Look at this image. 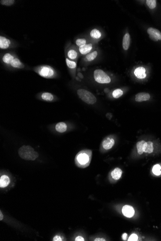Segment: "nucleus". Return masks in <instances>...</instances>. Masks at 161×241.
<instances>
[{
	"label": "nucleus",
	"instance_id": "nucleus-32",
	"mask_svg": "<svg viewBox=\"0 0 161 241\" xmlns=\"http://www.w3.org/2000/svg\"><path fill=\"white\" fill-rule=\"evenodd\" d=\"M75 241H85L84 238L82 236H78L75 239Z\"/></svg>",
	"mask_w": 161,
	"mask_h": 241
},
{
	"label": "nucleus",
	"instance_id": "nucleus-6",
	"mask_svg": "<svg viewBox=\"0 0 161 241\" xmlns=\"http://www.w3.org/2000/svg\"><path fill=\"white\" fill-rule=\"evenodd\" d=\"M36 72L40 76L45 78H52L55 76V71L53 68L48 66H40L37 69Z\"/></svg>",
	"mask_w": 161,
	"mask_h": 241
},
{
	"label": "nucleus",
	"instance_id": "nucleus-23",
	"mask_svg": "<svg viewBox=\"0 0 161 241\" xmlns=\"http://www.w3.org/2000/svg\"><path fill=\"white\" fill-rule=\"evenodd\" d=\"M41 97L43 100L48 102L52 101L54 98L53 94L50 93H43L41 95Z\"/></svg>",
	"mask_w": 161,
	"mask_h": 241
},
{
	"label": "nucleus",
	"instance_id": "nucleus-8",
	"mask_svg": "<svg viewBox=\"0 0 161 241\" xmlns=\"http://www.w3.org/2000/svg\"><path fill=\"white\" fill-rule=\"evenodd\" d=\"M122 213L126 217L131 218L135 215V211L133 206L130 205H125L122 208Z\"/></svg>",
	"mask_w": 161,
	"mask_h": 241
},
{
	"label": "nucleus",
	"instance_id": "nucleus-27",
	"mask_svg": "<svg viewBox=\"0 0 161 241\" xmlns=\"http://www.w3.org/2000/svg\"><path fill=\"white\" fill-rule=\"evenodd\" d=\"M75 44L77 46L80 47L82 46L87 44V40L84 38H80L76 40Z\"/></svg>",
	"mask_w": 161,
	"mask_h": 241
},
{
	"label": "nucleus",
	"instance_id": "nucleus-11",
	"mask_svg": "<svg viewBox=\"0 0 161 241\" xmlns=\"http://www.w3.org/2000/svg\"><path fill=\"white\" fill-rule=\"evenodd\" d=\"M11 45V41L9 39L5 37L2 36H0V48L1 49L5 50V49H8L10 47Z\"/></svg>",
	"mask_w": 161,
	"mask_h": 241
},
{
	"label": "nucleus",
	"instance_id": "nucleus-3",
	"mask_svg": "<svg viewBox=\"0 0 161 241\" xmlns=\"http://www.w3.org/2000/svg\"><path fill=\"white\" fill-rule=\"evenodd\" d=\"M2 61L4 64L15 69H21L24 68V64L19 58L11 53L4 54L2 57Z\"/></svg>",
	"mask_w": 161,
	"mask_h": 241
},
{
	"label": "nucleus",
	"instance_id": "nucleus-13",
	"mask_svg": "<svg viewBox=\"0 0 161 241\" xmlns=\"http://www.w3.org/2000/svg\"><path fill=\"white\" fill-rule=\"evenodd\" d=\"M134 75L139 79H144L147 76L146 69L143 67H138L134 71Z\"/></svg>",
	"mask_w": 161,
	"mask_h": 241
},
{
	"label": "nucleus",
	"instance_id": "nucleus-25",
	"mask_svg": "<svg viewBox=\"0 0 161 241\" xmlns=\"http://www.w3.org/2000/svg\"><path fill=\"white\" fill-rule=\"evenodd\" d=\"M152 172L156 176L161 175V166L159 164L155 165L152 170Z\"/></svg>",
	"mask_w": 161,
	"mask_h": 241
},
{
	"label": "nucleus",
	"instance_id": "nucleus-28",
	"mask_svg": "<svg viewBox=\"0 0 161 241\" xmlns=\"http://www.w3.org/2000/svg\"><path fill=\"white\" fill-rule=\"evenodd\" d=\"M146 4L150 9H153L156 7L157 2L156 0H147L146 1Z\"/></svg>",
	"mask_w": 161,
	"mask_h": 241
},
{
	"label": "nucleus",
	"instance_id": "nucleus-16",
	"mask_svg": "<svg viewBox=\"0 0 161 241\" xmlns=\"http://www.w3.org/2000/svg\"><path fill=\"white\" fill-rule=\"evenodd\" d=\"M146 142L144 140H141L138 142L136 144L137 152L140 155H142L144 153Z\"/></svg>",
	"mask_w": 161,
	"mask_h": 241
},
{
	"label": "nucleus",
	"instance_id": "nucleus-2",
	"mask_svg": "<svg viewBox=\"0 0 161 241\" xmlns=\"http://www.w3.org/2000/svg\"><path fill=\"white\" fill-rule=\"evenodd\" d=\"M18 155L23 159L34 161L39 156L38 153L36 152L31 146L23 145L18 150Z\"/></svg>",
	"mask_w": 161,
	"mask_h": 241
},
{
	"label": "nucleus",
	"instance_id": "nucleus-19",
	"mask_svg": "<svg viewBox=\"0 0 161 241\" xmlns=\"http://www.w3.org/2000/svg\"><path fill=\"white\" fill-rule=\"evenodd\" d=\"M55 130L59 133H65L67 130V126L65 123L63 122L58 123L55 125Z\"/></svg>",
	"mask_w": 161,
	"mask_h": 241
},
{
	"label": "nucleus",
	"instance_id": "nucleus-10",
	"mask_svg": "<svg viewBox=\"0 0 161 241\" xmlns=\"http://www.w3.org/2000/svg\"><path fill=\"white\" fill-rule=\"evenodd\" d=\"M93 44L92 43H87L86 45L79 47V52L81 55H86L91 53L93 49Z\"/></svg>",
	"mask_w": 161,
	"mask_h": 241
},
{
	"label": "nucleus",
	"instance_id": "nucleus-18",
	"mask_svg": "<svg viewBox=\"0 0 161 241\" xmlns=\"http://www.w3.org/2000/svg\"><path fill=\"white\" fill-rule=\"evenodd\" d=\"M130 42V35L129 33H126L123 36V48L124 50H128L129 47Z\"/></svg>",
	"mask_w": 161,
	"mask_h": 241
},
{
	"label": "nucleus",
	"instance_id": "nucleus-33",
	"mask_svg": "<svg viewBox=\"0 0 161 241\" xmlns=\"http://www.w3.org/2000/svg\"><path fill=\"white\" fill-rule=\"evenodd\" d=\"M94 241H105L106 240L103 238H97L95 239Z\"/></svg>",
	"mask_w": 161,
	"mask_h": 241
},
{
	"label": "nucleus",
	"instance_id": "nucleus-20",
	"mask_svg": "<svg viewBox=\"0 0 161 241\" xmlns=\"http://www.w3.org/2000/svg\"><path fill=\"white\" fill-rule=\"evenodd\" d=\"M90 35L91 37L93 39H95V40H98L102 36V33L97 29H94L91 31Z\"/></svg>",
	"mask_w": 161,
	"mask_h": 241
},
{
	"label": "nucleus",
	"instance_id": "nucleus-29",
	"mask_svg": "<svg viewBox=\"0 0 161 241\" xmlns=\"http://www.w3.org/2000/svg\"><path fill=\"white\" fill-rule=\"evenodd\" d=\"M15 1L14 0H1L0 1V3L1 4L5 6H10L13 5Z\"/></svg>",
	"mask_w": 161,
	"mask_h": 241
},
{
	"label": "nucleus",
	"instance_id": "nucleus-22",
	"mask_svg": "<svg viewBox=\"0 0 161 241\" xmlns=\"http://www.w3.org/2000/svg\"><path fill=\"white\" fill-rule=\"evenodd\" d=\"M98 55V53L97 51H94L91 52L89 54H88L87 55H86V57H85V60L86 61L88 62H92L96 59L97 58V56Z\"/></svg>",
	"mask_w": 161,
	"mask_h": 241
},
{
	"label": "nucleus",
	"instance_id": "nucleus-17",
	"mask_svg": "<svg viewBox=\"0 0 161 241\" xmlns=\"http://www.w3.org/2000/svg\"><path fill=\"white\" fill-rule=\"evenodd\" d=\"M10 180L7 175H3L0 178V187L1 188L7 187L10 184Z\"/></svg>",
	"mask_w": 161,
	"mask_h": 241
},
{
	"label": "nucleus",
	"instance_id": "nucleus-9",
	"mask_svg": "<svg viewBox=\"0 0 161 241\" xmlns=\"http://www.w3.org/2000/svg\"><path fill=\"white\" fill-rule=\"evenodd\" d=\"M115 144V140L111 137H108L104 139L102 142V146L105 150H109L112 148Z\"/></svg>",
	"mask_w": 161,
	"mask_h": 241
},
{
	"label": "nucleus",
	"instance_id": "nucleus-7",
	"mask_svg": "<svg viewBox=\"0 0 161 241\" xmlns=\"http://www.w3.org/2000/svg\"><path fill=\"white\" fill-rule=\"evenodd\" d=\"M147 32L151 40L155 41L161 40V32L157 29L149 28L148 29Z\"/></svg>",
	"mask_w": 161,
	"mask_h": 241
},
{
	"label": "nucleus",
	"instance_id": "nucleus-21",
	"mask_svg": "<svg viewBox=\"0 0 161 241\" xmlns=\"http://www.w3.org/2000/svg\"><path fill=\"white\" fill-rule=\"evenodd\" d=\"M154 145L153 142L151 141L146 142L144 153L148 154H151L154 152Z\"/></svg>",
	"mask_w": 161,
	"mask_h": 241
},
{
	"label": "nucleus",
	"instance_id": "nucleus-5",
	"mask_svg": "<svg viewBox=\"0 0 161 241\" xmlns=\"http://www.w3.org/2000/svg\"><path fill=\"white\" fill-rule=\"evenodd\" d=\"M95 80L98 83L108 84L111 83V77L101 69H96L94 72Z\"/></svg>",
	"mask_w": 161,
	"mask_h": 241
},
{
	"label": "nucleus",
	"instance_id": "nucleus-14",
	"mask_svg": "<svg viewBox=\"0 0 161 241\" xmlns=\"http://www.w3.org/2000/svg\"><path fill=\"white\" fill-rule=\"evenodd\" d=\"M123 171L119 167H116L111 173V177L115 181H118L122 175Z\"/></svg>",
	"mask_w": 161,
	"mask_h": 241
},
{
	"label": "nucleus",
	"instance_id": "nucleus-1",
	"mask_svg": "<svg viewBox=\"0 0 161 241\" xmlns=\"http://www.w3.org/2000/svg\"><path fill=\"white\" fill-rule=\"evenodd\" d=\"M92 151L90 150H83L78 152L75 158V162L78 167L86 168L89 166L92 159Z\"/></svg>",
	"mask_w": 161,
	"mask_h": 241
},
{
	"label": "nucleus",
	"instance_id": "nucleus-15",
	"mask_svg": "<svg viewBox=\"0 0 161 241\" xmlns=\"http://www.w3.org/2000/svg\"><path fill=\"white\" fill-rule=\"evenodd\" d=\"M67 57L69 60L75 61L78 57V53L74 48H71L67 52Z\"/></svg>",
	"mask_w": 161,
	"mask_h": 241
},
{
	"label": "nucleus",
	"instance_id": "nucleus-30",
	"mask_svg": "<svg viewBox=\"0 0 161 241\" xmlns=\"http://www.w3.org/2000/svg\"><path fill=\"white\" fill-rule=\"evenodd\" d=\"M138 239H139L138 236L136 234H133L130 235L128 239V241H138Z\"/></svg>",
	"mask_w": 161,
	"mask_h": 241
},
{
	"label": "nucleus",
	"instance_id": "nucleus-26",
	"mask_svg": "<svg viewBox=\"0 0 161 241\" xmlns=\"http://www.w3.org/2000/svg\"><path fill=\"white\" fill-rule=\"evenodd\" d=\"M123 91L122 90H121V89H116V90H115L114 91H113V93H112V96H113V98L117 99V98H119L121 96H122L123 94Z\"/></svg>",
	"mask_w": 161,
	"mask_h": 241
},
{
	"label": "nucleus",
	"instance_id": "nucleus-31",
	"mask_svg": "<svg viewBox=\"0 0 161 241\" xmlns=\"http://www.w3.org/2000/svg\"><path fill=\"white\" fill-rule=\"evenodd\" d=\"M53 241H63V238L62 237L61 235H55L54 237L53 238Z\"/></svg>",
	"mask_w": 161,
	"mask_h": 241
},
{
	"label": "nucleus",
	"instance_id": "nucleus-35",
	"mask_svg": "<svg viewBox=\"0 0 161 241\" xmlns=\"http://www.w3.org/2000/svg\"><path fill=\"white\" fill-rule=\"evenodd\" d=\"M3 219H4V215H3V213L1 211H0V220H1Z\"/></svg>",
	"mask_w": 161,
	"mask_h": 241
},
{
	"label": "nucleus",
	"instance_id": "nucleus-24",
	"mask_svg": "<svg viewBox=\"0 0 161 241\" xmlns=\"http://www.w3.org/2000/svg\"><path fill=\"white\" fill-rule=\"evenodd\" d=\"M66 62L67 66H68V68H69V69H75L76 68L77 63H76V62L75 61L69 60V59H68V58H66Z\"/></svg>",
	"mask_w": 161,
	"mask_h": 241
},
{
	"label": "nucleus",
	"instance_id": "nucleus-34",
	"mask_svg": "<svg viewBox=\"0 0 161 241\" xmlns=\"http://www.w3.org/2000/svg\"><path fill=\"white\" fill-rule=\"evenodd\" d=\"M127 234H126V233L123 234V235H122L123 239L124 240H126V239H127Z\"/></svg>",
	"mask_w": 161,
	"mask_h": 241
},
{
	"label": "nucleus",
	"instance_id": "nucleus-4",
	"mask_svg": "<svg viewBox=\"0 0 161 241\" xmlns=\"http://www.w3.org/2000/svg\"><path fill=\"white\" fill-rule=\"evenodd\" d=\"M77 94L81 100L88 105H93L97 102V98L93 94L85 89L77 90Z\"/></svg>",
	"mask_w": 161,
	"mask_h": 241
},
{
	"label": "nucleus",
	"instance_id": "nucleus-12",
	"mask_svg": "<svg viewBox=\"0 0 161 241\" xmlns=\"http://www.w3.org/2000/svg\"><path fill=\"white\" fill-rule=\"evenodd\" d=\"M151 97L150 94L147 93H140L136 94L135 96V100L137 102H142L147 101L149 100Z\"/></svg>",
	"mask_w": 161,
	"mask_h": 241
}]
</instances>
